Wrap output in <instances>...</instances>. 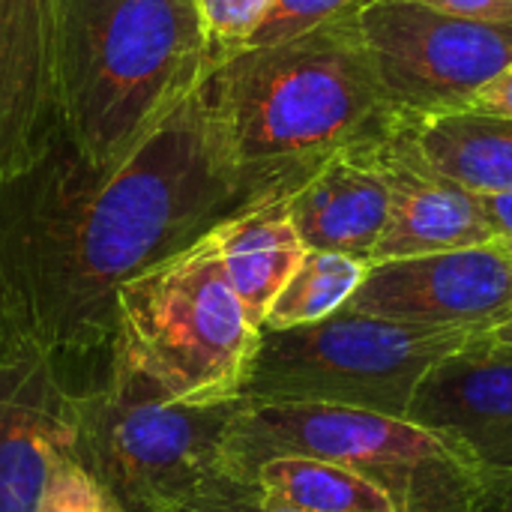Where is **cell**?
Wrapping results in <instances>:
<instances>
[{
  "instance_id": "1",
  "label": "cell",
  "mask_w": 512,
  "mask_h": 512,
  "mask_svg": "<svg viewBox=\"0 0 512 512\" xmlns=\"http://www.w3.org/2000/svg\"><path fill=\"white\" fill-rule=\"evenodd\" d=\"M246 204L201 90L114 171L81 159L60 129L0 183V324L51 357L108 351L117 291Z\"/></svg>"
},
{
  "instance_id": "2",
  "label": "cell",
  "mask_w": 512,
  "mask_h": 512,
  "mask_svg": "<svg viewBox=\"0 0 512 512\" xmlns=\"http://www.w3.org/2000/svg\"><path fill=\"white\" fill-rule=\"evenodd\" d=\"M354 9L294 39L246 45L204 81L207 117L252 204L288 198L327 159L387 129L396 108Z\"/></svg>"
},
{
  "instance_id": "3",
  "label": "cell",
  "mask_w": 512,
  "mask_h": 512,
  "mask_svg": "<svg viewBox=\"0 0 512 512\" xmlns=\"http://www.w3.org/2000/svg\"><path fill=\"white\" fill-rule=\"evenodd\" d=\"M195 0H57V105L72 150L126 165L210 78Z\"/></svg>"
},
{
  "instance_id": "4",
  "label": "cell",
  "mask_w": 512,
  "mask_h": 512,
  "mask_svg": "<svg viewBox=\"0 0 512 512\" xmlns=\"http://www.w3.org/2000/svg\"><path fill=\"white\" fill-rule=\"evenodd\" d=\"M276 456L342 465L381 489L396 512H477L498 477L405 417L324 402L240 399L222 438V477L243 483Z\"/></svg>"
},
{
  "instance_id": "5",
  "label": "cell",
  "mask_w": 512,
  "mask_h": 512,
  "mask_svg": "<svg viewBox=\"0 0 512 512\" xmlns=\"http://www.w3.org/2000/svg\"><path fill=\"white\" fill-rule=\"evenodd\" d=\"M237 402H177L111 345L105 378L72 393L69 459L114 512H177L222 477V438Z\"/></svg>"
},
{
  "instance_id": "6",
  "label": "cell",
  "mask_w": 512,
  "mask_h": 512,
  "mask_svg": "<svg viewBox=\"0 0 512 512\" xmlns=\"http://www.w3.org/2000/svg\"><path fill=\"white\" fill-rule=\"evenodd\" d=\"M258 339L210 231L117 291L111 345L177 402L240 399Z\"/></svg>"
},
{
  "instance_id": "7",
  "label": "cell",
  "mask_w": 512,
  "mask_h": 512,
  "mask_svg": "<svg viewBox=\"0 0 512 512\" xmlns=\"http://www.w3.org/2000/svg\"><path fill=\"white\" fill-rule=\"evenodd\" d=\"M474 333L336 312L294 330H261L240 399L324 402L405 417L423 375Z\"/></svg>"
},
{
  "instance_id": "8",
  "label": "cell",
  "mask_w": 512,
  "mask_h": 512,
  "mask_svg": "<svg viewBox=\"0 0 512 512\" xmlns=\"http://www.w3.org/2000/svg\"><path fill=\"white\" fill-rule=\"evenodd\" d=\"M354 18L396 111H468L512 63V24L456 18L414 0H363Z\"/></svg>"
},
{
  "instance_id": "9",
  "label": "cell",
  "mask_w": 512,
  "mask_h": 512,
  "mask_svg": "<svg viewBox=\"0 0 512 512\" xmlns=\"http://www.w3.org/2000/svg\"><path fill=\"white\" fill-rule=\"evenodd\" d=\"M512 309V261L504 243L369 264L345 312L414 327L480 333Z\"/></svg>"
},
{
  "instance_id": "10",
  "label": "cell",
  "mask_w": 512,
  "mask_h": 512,
  "mask_svg": "<svg viewBox=\"0 0 512 512\" xmlns=\"http://www.w3.org/2000/svg\"><path fill=\"white\" fill-rule=\"evenodd\" d=\"M72 450V390L57 357L0 324V512H36L51 465Z\"/></svg>"
},
{
  "instance_id": "11",
  "label": "cell",
  "mask_w": 512,
  "mask_h": 512,
  "mask_svg": "<svg viewBox=\"0 0 512 512\" xmlns=\"http://www.w3.org/2000/svg\"><path fill=\"white\" fill-rule=\"evenodd\" d=\"M375 159L390 186V216L372 264L495 243L480 198L432 168L399 111L375 138Z\"/></svg>"
},
{
  "instance_id": "12",
  "label": "cell",
  "mask_w": 512,
  "mask_h": 512,
  "mask_svg": "<svg viewBox=\"0 0 512 512\" xmlns=\"http://www.w3.org/2000/svg\"><path fill=\"white\" fill-rule=\"evenodd\" d=\"M405 420L492 474L512 471V357L465 342L417 384Z\"/></svg>"
},
{
  "instance_id": "13",
  "label": "cell",
  "mask_w": 512,
  "mask_h": 512,
  "mask_svg": "<svg viewBox=\"0 0 512 512\" xmlns=\"http://www.w3.org/2000/svg\"><path fill=\"white\" fill-rule=\"evenodd\" d=\"M60 129L57 0H0V183L27 171Z\"/></svg>"
},
{
  "instance_id": "14",
  "label": "cell",
  "mask_w": 512,
  "mask_h": 512,
  "mask_svg": "<svg viewBox=\"0 0 512 512\" xmlns=\"http://www.w3.org/2000/svg\"><path fill=\"white\" fill-rule=\"evenodd\" d=\"M375 138L336 153L285 198L306 249L372 264L390 216V186L375 159Z\"/></svg>"
},
{
  "instance_id": "15",
  "label": "cell",
  "mask_w": 512,
  "mask_h": 512,
  "mask_svg": "<svg viewBox=\"0 0 512 512\" xmlns=\"http://www.w3.org/2000/svg\"><path fill=\"white\" fill-rule=\"evenodd\" d=\"M210 234L246 318L261 330L273 300L306 255L285 198L246 204L222 219Z\"/></svg>"
},
{
  "instance_id": "16",
  "label": "cell",
  "mask_w": 512,
  "mask_h": 512,
  "mask_svg": "<svg viewBox=\"0 0 512 512\" xmlns=\"http://www.w3.org/2000/svg\"><path fill=\"white\" fill-rule=\"evenodd\" d=\"M423 156L474 195L512 192V117L399 111Z\"/></svg>"
},
{
  "instance_id": "17",
  "label": "cell",
  "mask_w": 512,
  "mask_h": 512,
  "mask_svg": "<svg viewBox=\"0 0 512 512\" xmlns=\"http://www.w3.org/2000/svg\"><path fill=\"white\" fill-rule=\"evenodd\" d=\"M252 495L273 510L288 512H396L381 489L354 471L309 459L276 456L252 468L243 480Z\"/></svg>"
},
{
  "instance_id": "18",
  "label": "cell",
  "mask_w": 512,
  "mask_h": 512,
  "mask_svg": "<svg viewBox=\"0 0 512 512\" xmlns=\"http://www.w3.org/2000/svg\"><path fill=\"white\" fill-rule=\"evenodd\" d=\"M366 270L369 264L357 258L306 249L303 261L297 264V270L291 273V279L273 300L261 330L309 327L342 312L345 303L360 288Z\"/></svg>"
},
{
  "instance_id": "19",
  "label": "cell",
  "mask_w": 512,
  "mask_h": 512,
  "mask_svg": "<svg viewBox=\"0 0 512 512\" xmlns=\"http://www.w3.org/2000/svg\"><path fill=\"white\" fill-rule=\"evenodd\" d=\"M276 0H195L201 24L216 54V66L246 48Z\"/></svg>"
},
{
  "instance_id": "20",
  "label": "cell",
  "mask_w": 512,
  "mask_h": 512,
  "mask_svg": "<svg viewBox=\"0 0 512 512\" xmlns=\"http://www.w3.org/2000/svg\"><path fill=\"white\" fill-rule=\"evenodd\" d=\"M360 3L363 0H276L249 45H273L282 39H294L351 12Z\"/></svg>"
},
{
  "instance_id": "21",
  "label": "cell",
  "mask_w": 512,
  "mask_h": 512,
  "mask_svg": "<svg viewBox=\"0 0 512 512\" xmlns=\"http://www.w3.org/2000/svg\"><path fill=\"white\" fill-rule=\"evenodd\" d=\"M36 512H114V507L81 465L60 456L51 465Z\"/></svg>"
},
{
  "instance_id": "22",
  "label": "cell",
  "mask_w": 512,
  "mask_h": 512,
  "mask_svg": "<svg viewBox=\"0 0 512 512\" xmlns=\"http://www.w3.org/2000/svg\"><path fill=\"white\" fill-rule=\"evenodd\" d=\"M177 512H288L264 507L246 483H234L228 477L213 480L204 492H198L186 507Z\"/></svg>"
},
{
  "instance_id": "23",
  "label": "cell",
  "mask_w": 512,
  "mask_h": 512,
  "mask_svg": "<svg viewBox=\"0 0 512 512\" xmlns=\"http://www.w3.org/2000/svg\"><path fill=\"white\" fill-rule=\"evenodd\" d=\"M429 9L471 18V21H489V24H512V0H414Z\"/></svg>"
},
{
  "instance_id": "24",
  "label": "cell",
  "mask_w": 512,
  "mask_h": 512,
  "mask_svg": "<svg viewBox=\"0 0 512 512\" xmlns=\"http://www.w3.org/2000/svg\"><path fill=\"white\" fill-rule=\"evenodd\" d=\"M468 111L477 114H498V117H512V63L471 102Z\"/></svg>"
},
{
  "instance_id": "25",
  "label": "cell",
  "mask_w": 512,
  "mask_h": 512,
  "mask_svg": "<svg viewBox=\"0 0 512 512\" xmlns=\"http://www.w3.org/2000/svg\"><path fill=\"white\" fill-rule=\"evenodd\" d=\"M483 219L495 240H512V192L501 195H477Z\"/></svg>"
},
{
  "instance_id": "26",
  "label": "cell",
  "mask_w": 512,
  "mask_h": 512,
  "mask_svg": "<svg viewBox=\"0 0 512 512\" xmlns=\"http://www.w3.org/2000/svg\"><path fill=\"white\" fill-rule=\"evenodd\" d=\"M468 342L474 348H483V351H492V354H501V357H512V309L501 321H495L492 327L474 333Z\"/></svg>"
},
{
  "instance_id": "27",
  "label": "cell",
  "mask_w": 512,
  "mask_h": 512,
  "mask_svg": "<svg viewBox=\"0 0 512 512\" xmlns=\"http://www.w3.org/2000/svg\"><path fill=\"white\" fill-rule=\"evenodd\" d=\"M477 512H512V477L510 474H498L483 507Z\"/></svg>"
},
{
  "instance_id": "28",
  "label": "cell",
  "mask_w": 512,
  "mask_h": 512,
  "mask_svg": "<svg viewBox=\"0 0 512 512\" xmlns=\"http://www.w3.org/2000/svg\"><path fill=\"white\" fill-rule=\"evenodd\" d=\"M498 243H504V249H507V255H510L512 261V240H498Z\"/></svg>"
},
{
  "instance_id": "29",
  "label": "cell",
  "mask_w": 512,
  "mask_h": 512,
  "mask_svg": "<svg viewBox=\"0 0 512 512\" xmlns=\"http://www.w3.org/2000/svg\"><path fill=\"white\" fill-rule=\"evenodd\" d=\"M510 477H512V471H510Z\"/></svg>"
}]
</instances>
